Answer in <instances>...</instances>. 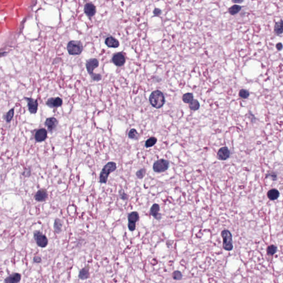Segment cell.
Here are the masks:
<instances>
[{
    "instance_id": "cell-1",
    "label": "cell",
    "mask_w": 283,
    "mask_h": 283,
    "mask_svg": "<svg viewBox=\"0 0 283 283\" xmlns=\"http://www.w3.org/2000/svg\"><path fill=\"white\" fill-rule=\"evenodd\" d=\"M149 101L153 107L159 109L163 106L165 102V98L163 93L160 90L153 91L149 96Z\"/></svg>"
},
{
    "instance_id": "cell-2",
    "label": "cell",
    "mask_w": 283,
    "mask_h": 283,
    "mask_svg": "<svg viewBox=\"0 0 283 283\" xmlns=\"http://www.w3.org/2000/svg\"><path fill=\"white\" fill-rule=\"evenodd\" d=\"M116 169L117 165L116 163L113 161H110L107 163L105 165H104L100 172L99 176V182L101 184H106L110 174L114 172L116 170Z\"/></svg>"
},
{
    "instance_id": "cell-3",
    "label": "cell",
    "mask_w": 283,
    "mask_h": 283,
    "mask_svg": "<svg viewBox=\"0 0 283 283\" xmlns=\"http://www.w3.org/2000/svg\"><path fill=\"white\" fill-rule=\"evenodd\" d=\"M83 50V45L80 41H70L67 45V51L70 55H80Z\"/></svg>"
},
{
    "instance_id": "cell-4",
    "label": "cell",
    "mask_w": 283,
    "mask_h": 283,
    "mask_svg": "<svg viewBox=\"0 0 283 283\" xmlns=\"http://www.w3.org/2000/svg\"><path fill=\"white\" fill-rule=\"evenodd\" d=\"M221 237L223 238V248L227 251H231L233 248L232 235L230 231L223 230L221 232Z\"/></svg>"
},
{
    "instance_id": "cell-5",
    "label": "cell",
    "mask_w": 283,
    "mask_h": 283,
    "mask_svg": "<svg viewBox=\"0 0 283 283\" xmlns=\"http://www.w3.org/2000/svg\"><path fill=\"white\" fill-rule=\"evenodd\" d=\"M169 161L164 159H161L155 161L153 165V169L155 173H163L168 169L169 167Z\"/></svg>"
},
{
    "instance_id": "cell-6",
    "label": "cell",
    "mask_w": 283,
    "mask_h": 283,
    "mask_svg": "<svg viewBox=\"0 0 283 283\" xmlns=\"http://www.w3.org/2000/svg\"><path fill=\"white\" fill-rule=\"evenodd\" d=\"M34 239L38 246L41 248L46 247L48 244L47 237L43 235L39 231H35L34 232Z\"/></svg>"
},
{
    "instance_id": "cell-7",
    "label": "cell",
    "mask_w": 283,
    "mask_h": 283,
    "mask_svg": "<svg viewBox=\"0 0 283 283\" xmlns=\"http://www.w3.org/2000/svg\"><path fill=\"white\" fill-rule=\"evenodd\" d=\"M99 65V62L96 58H91L86 61V68L90 76L92 75L94 73V70L97 68Z\"/></svg>"
},
{
    "instance_id": "cell-8",
    "label": "cell",
    "mask_w": 283,
    "mask_h": 283,
    "mask_svg": "<svg viewBox=\"0 0 283 283\" xmlns=\"http://www.w3.org/2000/svg\"><path fill=\"white\" fill-rule=\"evenodd\" d=\"M113 64L117 66H122L126 63V58L121 52L115 54L112 58Z\"/></svg>"
},
{
    "instance_id": "cell-9",
    "label": "cell",
    "mask_w": 283,
    "mask_h": 283,
    "mask_svg": "<svg viewBox=\"0 0 283 283\" xmlns=\"http://www.w3.org/2000/svg\"><path fill=\"white\" fill-rule=\"evenodd\" d=\"M25 99L27 102V105L29 112L32 114L37 113L38 106L37 100L29 98H25Z\"/></svg>"
},
{
    "instance_id": "cell-10",
    "label": "cell",
    "mask_w": 283,
    "mask_h": 283,
    "mask_svg": "<svg viewBox=\"0 0 283 283\" xmlns=\"http://www.w3.org/2000/svg\"><path fill=\"white\" fill-rule=\"evenodd\" d=\"M230 151L226 147L221 148L218 151L217 154V159L220 161H225L228 159L230 157Z\"/></svg>"
},
{
    "instance_id": "cell-11",
    "label": "cell",
    "mask_w": 283,
    "mask_h": 283,
    "mask_svg": "<svg viewBox=\"0 0 283 283\" xmlns=\"http://www.w3.org/2000/svg\"><path fill=\"white\" fill-rule=\"evenodd\" d=\"M63 104V100L61 98L57 97V98H51L48 100L46 105L48 106L51 108H58L59 107Z\"/></svg>"
},
{
    "instance_id": "cell-12",
    "label": "cell",
    "mask_w": 283,
    "mask_h": 283,
    "mask_svg": "<svg viewBox=\"0 0 283 283\" xmlns=\"http://www.w3.org/2000/svg\"><path fill=\"white\" fill-rule=\"evenodd\" d=\"M160 206L157 204H154L151 206L150 209V214L157 220L161 221L162 218L161 214L159 213Z\"/></svg>"
},
{
    "instance_id": "cell-13",
    "label": "cell",
    "mask_w": 283,
    "mask_h": 283,
    "mask_svg": "<svg viewBox=\"0 0 283 283\" xmlns=\"http://www.w3.org/2000/svg\"><path fill=\"white\" fill-rule=\"evenodd\" d=\"M58 125V120L54 117H49L45 122V126L47 127L48 131L50 132H52L57 128Z\"/></svg>"
},
{
    "instance_id": "cell-14",
    "label": "cell",
    "mask_w": 283,
    "mask_h": 283,
    "mask_svg": "<svg viewBox=\"0 0 283 283\" xmlns=\"http://www.w3.org/2000/svg\"><path fill=\"white\" fill-rule=\"evenodd\" d=\"M84 12L89 18L94 16L96 13V8L93 3H86L84 6Z\"/></svg>"
},
{
    "instance_id": "cell-15",
    "label": "cell",
    "mask_w": 283,
    "mask_h": 283,
    "mask_svg": "<svg viewBox=\"0 0 283 283\" xmlns=\"http://www.w3.org/2000/svg\"><path fill=\"white\" fill-rule=\"evenodd\" d=\"M47 138V131L44 128H41L38 129L37 132H35V141L38 142L44 141Z\"/></svg>"
},
{
    "instance_id": "cell-16",
    "label": "cell",
    "mask_w": 283,
    "mask_h": 283,
    "mask_svg": "<svg viewBox=\"0 0 283 283\" xmlns=\"http://www.w3.org/2000/svg\"><path fill=\"white\" fill-rule=\"evenodd\" d=\"M21 280V275L18 273H14L5 279L4 283H18Z\"/></svg>"
},
{
    "instance_id": "cell-17",
    "label": "cell",
    "mask_w": 283,
    "mask_h": 283,
    "mask_svg": "<svg viewBox=\"0 0 283 283\" xmlns=\"http://www.w3.org/2000/svg\"><path fill=\"white\" fill-rule=\"evenodd\" d=\"M48 194L47 191L44 189L39 190L35 196V198L36 201L39 202L45 201L48 198Z\"/></svg>"
},
{
    "instance_id": "cell-18",
    "label": "cell",
    "mask_w": 283,
    "mask_h": 283,
    "mask_svg": "<svg viewBox=\"0 0 283 283\" xmlns=\"http://www.w3.org/2000/svg\"><path fill=\"white\" fill-rule=\"evenodd\" d=\"M105 43L108 47L116 48L119 47L120 43L118 41L113 37H108L106 38Z\"/></svg>"
},
{
    "instance_id": "cell-19",
    "label": "cell",
    "mask_w": 283,
    "mask_h": 283,
    "mask_svg": "<svg viewBox=\"0 0 283 283\" xmlns=\"http://www.w3.org/2000/svg\"><path fill=\"white\" fill-rule=\"evenodd\" d=\"M90 267L87 265L85 267L82 268L79 271V278L80 280H85L90 278Z\"/></svg>"
},
{
    "instance_id": "cell-20",
    "label": "cell",
    "mask_w": 283,
    "mask_h": 283,
    "mask_svg": "<svg viewBox=\"0 0 283 283\" xmlns=\"http://www.w3.org/2000/svg\"><path fill=\"white\" fill-rule=\"evenodd\" d=\"M268 198L271 201L276 200L280 196V192L276 189H272L267 192Z\"/></svg>"
},
{
    "instance_id": "cell-21",
    "label": "cell",
    "mask_w": 283,
    "mask_h": 283,
    "mask_svg": "<svg viewBox=\"0 0 283 283\" xmlns=\"http://www.w3.org/2000/svg\"><path fill=\"white\" fill-rule=\"evenodd\" d=\"M63 226V221L59 218H56L54 223V230L57 234H60L62 231V227Z\"/></svg>"
},
{
    "instance_id": "cell-22",
    "label": "cell",
    "mask_w": 283,
    "mask_h": 283,
    "mask_svg": "<svg viewBox=\"0 0 283 283\" xmlns=\"http://www.w3.org/2000/svg\"><path fill=\"white\" fill-rule=\"evenodd\" d=\"M139 219V215L137 211H133L128 215V222L136 223Z\"/></svg>"
},
{
    "instance_id": "cell-23",
    "label": "cell",
    "mask_w": 283,
    "mask_h": 283,
    "mask_svg": "<svg viewBox=\"0 0 283 283\" xmlns=\"http://www.w3.org/2000/svg\"><path fill=\"white\" fill-rule=\"evenodd\" d=\"M283 20L281 19L280 21L275 23L274 26V32L277 35H281L283 33Z\"/></svg>"
},
{
    "instance_id": "cell-24",
    "label": "cell",
    "mask_w": 283,
    "mask_h": 283,
    "mask_svg": "<svg viewBox=\"0 0 283 283\" xmlns=\"http://www.w3.org/2000/svg\"><path fill=\"white\" fill-rule=\"evenodd\" d=\"M157 142V138L154 137H151L149 138H148L145 143V147L146 148H150L153 146H154Z\"/></svg>"
},
{
    "instance_id": "cell-25",
    "label": "cell",
    "mask_w": 283,
    "mask_h": 283,
    "mask_svg": "<svg viewBox=\"0 0 283 283\" xmlns=\"http://www.w3.org/2000/svg\"><path fill=\"white\" fill-rule=\"evenodd\" d=\"M128 136L129 139L138 140L139 138V134L135 128H132L129 131L128 134Z\"/></svg>"
},
{
    "instance_id": "cell-26",
    "label": "cell",
    "mask_w": 283,
    "mask_h": 283,
    "mask_svg": "<svg viewBox=\"0 0 283 283\" xmlns=\"http://www.w3.org/2000/svg\"><path fill=\"white\" fill-rule=\"evenodd\" d=\"M241 10V6L238 5H233L232 6L229 8L228 12L231 15H235L239 12Z\"/></svg>"
},
{
    "instance_id": "cell-27",
    "label": "cell",
    "mask_w": 283,
    "mask_h": 283,
    "mask_svg": "<svg viewBox=\"0 0 283 283\" xmlns=\"http://www.w3.org/2000/svg\"><path fill=\"white\" fill-rule=\"evenodd\" d=\"M182 101L186 104H189L194 100V95L192 93H186L182 96Z\"/></svg>"
},
{
    "instance_id": "cell-28",
    "label": "cell",
    "mask_w": 283,
    "mask_h": 283,
    "mask_svg": "<svg viewBox=\"0 0 283 283\" xmlns=\"http://www.w3.org/2000/svg\"><path fill=\"white\" fill-rule=\"evenodd\" d=\"M200 103L197 100H193L190 103H189V108L191 110H198L200 108Z\"/></svg>"
},
{
    "instance_id": "cell-29",
    "label": "cell",
    "mask_w": 283,
    "mask_h": 283,
    "mask_svg": "<svg viewBox=\"0 0 283 283\" xmlns=\"http://www.w3.org/2000/svg\"><path fill=\"white\" fill-rule=\"evenodd\" d=\"M278 251V247L276 245H269L267 249V253L268 255H275L277 252Z\"/></svg>"
},
{
    "instance_id": "cell-30",
    "label": "cell",
    "mask_w": 283,
    "mask_h": 283,
    "mask_svg": "<svg viewBox=\"0 0 283 283\" xmlns=\"http://www.w3.org/2000/svg\"><path fill=\"white\" fill-rule=\"evenodd\" d=\"M14 108H11L7 113L6 114L5 116V119L6 120L7 122H10V121H11V120H12L13 117V116H14Z\"/></svg>"
},
{
    "instance_id": "cell-31",
    "label": "cell",
    "mask_w": 283,
    "mask_h": 283,
    "mask_svg": "<svg viewBox=\"0 0 283 283\" xmlns=\"http://www.w3.org/2000/svg\"><path fill=\"white\" fill-rule=\"evenodd\" d=\"M145 174H146V169L145 168L139 169L135 173L136 176L139 179H142L145 177Z\"/></svg>"
},
{
    "instance_id": "cell-32",
    "label": "cell",
    "mask_w": 283,
    "mask_h": 283,
    "mask_svg": "<svg viewBox=\"0 0 283 283\" xmlns=\"http://www.w3.org/2000/svg\"><path fill=\"white\" fill-rule=\"evenodd\" d=\"M172 278L175 280H180L182 279V274L180 271H174L172 273Z\"/></svg>"
},
{
    "instance_id": "cell-33",
    "label": "cell",
    "mask_w": 283,
    "mask_h": 283,
    "mask_svg": "<svg viewBox=\"0 0 283 283\" xmlns=\"http://www.w3.org/2000/svg\"><path fill=\"white\" fill-rule=\"evenodd\" d=\"M239 97L243 99H247L249 96V92L245 89H241L239 92Z\"/></svg>"
},
{
    "instance_id": "cell-34",
    "label": "cell",
    "mask_w": 283,
    "mask_h": 283,
    "mask_svg": "<svg viewBox=\"0 0 283 283\" xmlns=\"http://www.w3.org/2000/svg\"><path fill=\"white\" fill-rule=\"evenodd\" d=\"M119 197L121 199H122L123 201H127L129 198V196L125 192V191L123 189H121L119 191Z\"/></svg>"
},
{
    "instance_id": "cell-35",
    "label": "cell",
    "mask_w": 283,
    "mask_h": 283,
    "mask_svg": "<svg viewBox=\"0 0 283 283\" xmlns=\"http://www.w3.org/2000/svg\"><path fill=\"white\" fill-rule=\"evenodd\" d=\"M266 178H269L273 181H275L277 180V174L274 171H271L267 174Z\"/></svg>"
},
{
    "instance_id": "cell-36",
    "label": "cell",
    "mask_w": 283,
    "mask_h": 283,
    "mask_svg": "<svg viewBox=\"0 0 283 283\" xmlns=\"http://www.w3.org/2000/svg\"><path fill=\"white\" fill-rule=\"evenodd\" d=\"M91 79L95 82H98L102 79V76L100 74H94L91 76Z\"/></svg>"
},
{
    "instance_id": "cell-37",
    "label": "cell",
    "mask_w": 283,
    "mask_h": 283,
    "mask_svg": "<svg viewBox=\"0 0 283 283\" xmlns=\"http://www.w3.org/2000/svg\"><path fill=\"white\" fill-rule=\"evenodd\" d=\"M128 228L131 232H133L134 231H135V228H136V223L128 222Z\"/></svg>"
},
{
    "instance_id": "cell-38",
    "label": "cell",
    "mask_w": 283,
    "mask_h": 283,
    "mask_svg": "<svg viewBox=\"0 0 283 283\" xmlns=\"http://www.w3.org/2000/svg\"><path fill=\"white\" fill-rule=\"evenodd\" d=\"M161 10L159 8H156L154 9V11H153V13H154V15L155 16H160L161 13Z\"/></svg>"
},
{
    "instance_id": "cell-39",
    "label": "cell",
    "mask_w": 283,
    "mask_h": 283,
    "mask_svg": "<svg viewBox=\"0 0 283 283\" xmlns=\"http://www.w3.org/2000/svg\"><path fill=\"white\" fill-rule=\"evenodd\" d=\"M33 262L35 263H40L42 262V258L39 256H35L33 258Z\"/></svg>"
},
{
    "instance_id": "cell-40",
    "label": "cell",
    "mask_w": 283,
    "mask_h": 283,
    "mask_svg": "<svg viewBox=\"0 0 283 283\" xmlns=\"http://www.w3.org/2000/svg\"><path fill=\"white\" fill-rule=\"evenodd\" d=\"M276 48H277L278 51H281L282 48H283V44L281 43H278L277 45H276Z\"/></svg>"
},
{
    "instance_id": "cell-41",
    "label": "cell",
    "mask_w": 283,
    "mask_h": 283,
    "mask_svg": "<svg viewBox=\"0 0 283 283\" xmlns=\"http://www.w3.org/2000/svg\"><path fill=\"white\" fill-rule=\"evenodd\" d=\"M23 175H25V176H29L30 175H31V171L29 169H27V170H25L24 173H23Z\"/></svg>"
},
{
    "instance_id": "cell-42",
    "label": "cell",
    "mask_w": 283,
    "mask_h": 283,
    "mask_svg": "<svg viewBox=\"0 0 283 283\" xmlns=\"http://www.w3.org/2000/svg\"><path fill=\"white\" fill-rule=\"evenodd\" d=\"M233 3H242L243 2V0H241V1H232Z\"/></svg>"
}]
</instances>
